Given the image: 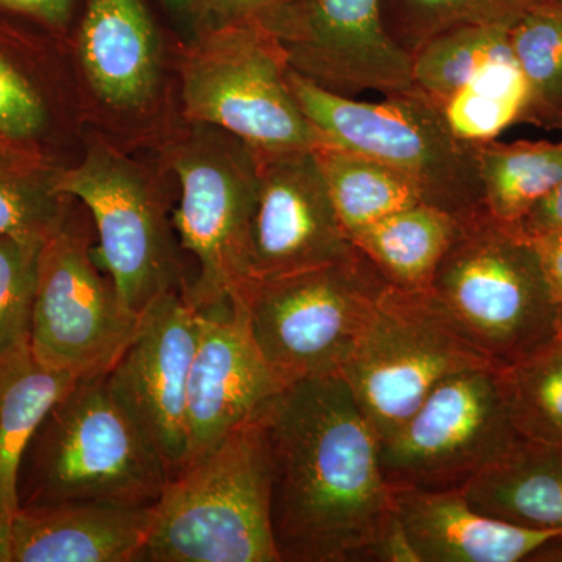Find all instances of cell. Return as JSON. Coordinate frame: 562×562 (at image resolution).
<instances>
[{"mask_svg":"<svg viewBox=\"0 0 562 562\" xmlns=\"http://www.w3.org/2000/svg\"><path fill=\"white\" fill-rule=\"evenodd\" d=\"M546 0H383L392 40L409 55L443 33L462 27L512 29Z\"/></svg>","mask_w":562,"mask_h":562,"instance_id":"obj_28","label":"cell"},{"mask_svg":"<svg viewBox=\"0 0 562 562\" xmlns=\"http://www.w3.org/2000/svg\"><path fill=\"white\" fill-rule=\"evenodd\" d=\"M43 246L0 236V360L22 344L31 342Z\"/></svg>","mask_w":562,"mask_h":562,"instance_id":"obj_32","label":"cell"},{"mask_svg":"<svg viewBox=\"0 0 562 562\" xmlns=\"http://www.w3.org/2000/svg\"><path fill=\"white\" fill-rule=\"evenodd\" d=\"M460 217L417 203L387 214L350 239L391 286L431 290L432 277L457 235Z\"/></svg>","mask_w":562,"mask_h":562,"instance_id":"obj_22","label":"cell"},{"mask_svg":"<svg viewBox=\"0 0 562 562\" xmlns=\"http://www.w3.org/2000/svg\"><path fill=\"white\" fill-rule=\"evenodd\" d=\"M261 414L280 562H416L379 439L341 375L292 383Z\"/></svg>","mask_w":562,"mask_h":562,"instance_id":"obj_1","label":"cell"},{"mask_svg":"<svg viewBox=\"0 0 562 562\" xmlns=\"http://www.w3.org/2000/svg\"><path fill=\"white\" fill-rule=\"evenodd\" d=\"M171 476L101 373L77 380L44 416L22 457L18 502L155 506Z\"/></svg>","mask_w":562,"mask_h":562,"instance_id":"obj_2","label":"cell"},{"mask_svg":"<svg viewBox=\"0 0 562 562\" xmlns=\"http://www.w3.org/2000/svg\"><path fill=\"white\" fill-rule=\"evenodd\" d=\"M55 184L90 211L99 238L92 257L133 313L169 292L188 294L165 203L136 165L95 144L79 165L58 168Z\"/></svg>","mask_w":562,"mask_h":562,"instance_id":"obj_11","label":"cell"},{"mask_svg":"<svg viewBox=\"0 0 562 562\" xmlns=\"http://www.w3.org/2000/svg\"><path fill=\"white\" fill-rule=\"evenodd\" d=\"M249 279H272L342 260L357 250L313 150L257 151Z\"/></svg>","mask_w":562,"mask_h":562,"instance_id":"obj_15","label":"cell"},{"mask_svg":"<svg viewBox=\"0 0 562 562\" xmlns=\"http://www.w3.org/2000/svg\"><path fill=\"white\" fill-rule=\"evenodd\" d=\"M484 209L506 224H519L562 179V143H479Z\"/></svg>","mask_w":562,"mask_h":562,"instance_id":"obj_23","label":"cell"},{"mask_svg":"<svg viewBox=\"0 0 562 562\" xmlns=\"http://www.w3.org/2000/svg\"><path fill=\"white\" fill-rule=\"evenodd\" d=\"M413 58L414 83L439 105L517 66L509 29L498 27H462L443 33Z\"/></svg>","mask_w":562,"mask_h":562,"instance_id":"obj_26","label":"cell"},{"mask_svg":"<svg viewBox=\"0 0 562 562\" xmlns=\"http://www.w3.org/2000/svg\"><path fill=\"white\" fill-rule=\"evenodd\" d=\"M522 439L505 369L490 366L439 383L380 442V464L392 490L462 491Z\"/></svg>","mask_w":562,"mask_h":562,"instance_id":"obj_10","label":"cell"},{"mask_svg":"<svg viewBox=\"0 0 562 562\" xmlns=\"http://www.w3.org/2000/svg\"><path fill=\"white\" fill-rule=\"evenodd\" d=\"M201 310L187 392L188 460L262 412L284 390L231 301Z\"/></svg>","mask_w":562,"mask_h":562,"instance_id":"obj_16","label":"cell"},{"mask_svg":"<svg viewBox=\"0 0 562 562\" xmlns=\"http://www.w3.org/2000/svg\"><path fill=\"white\" fill-rule=\"evenodd\" d=\"M0 10L47 27H60L69 20L72 0H0Z\"/></svg>","mask_w":562,"mask_h":562,"instance_id":"obj_35","label":"cell"},{"mask_svg":"<svg viewBox=\"0 0 562 562\" xmlns=\"http://www.w3.org/2000/svg\"><path fill=\"white\" fill-rule=\"evenodd\" d=\"M387 286L357 249L308 271L243 280L231 299L261 357L290 386L339 375Z\"/></svg>","mask_w":562,"mask_h":562,"instance_id":"obj_6","label":"cell"},{"mask_svg":"<svg viewBox=\"0 0 562 562\" xmlns=\"http://www.w3.org/2000/svg\"><path fill=\"white\" fill-rule=\"evenodd\" d=\"M431 291L502 368L535 353L562 330V308L553 301L530 236L486 209L460 217Z\"/></svg>","mask_w":562,"mask_h":562,"instance_id":"obj_4","label":"cell"},{"mask_svg":"<svg viewBox=\"0 0 562 562\" xmlns=\"http://www.w3.org/2000/svg\"><path fill=\"white\" fill-rule=\"evenodd\" d=\"M79 50L92 88L109 105L136 109L154 94L160 47L140 0H88Z\"/></svg>","mask_w":562,"mask_h":562,"instance_id":"obj_19","label":"cell"},{"mask_svg":"<svg viewBox=\"0 0 562 562\" xmlns=\"http://www.w3.org/2000/svg\"><path fill=\"white\" fill-rule=\"evenodd\" d=\"M509 46L524 81L520 121L562 131V0H546L509 29Z\"/></svg>","mask_w":562,"mask_h":562,"instance_id":"obj_25","label":"cell"},{"mask_svg":"<svg viewBox=\"0 0 562 562\" xmlns=\"http://www.w3.org/2000/svg\"><path fill=\"white\" fill-rule=\"evenodd\" d=\"M392 491L416 562L530 561L562 539V530H532L484 516L461 491Z\"/></svg>","mask_w":562,"mask_h":562,"instance_id":"obj_17","label":"cell"},{"mask_svg":"<svg viewBox=\"0 0 562 562\" xmlns=\"http://www.w3.org/2000/svg\"><path fill=\"white\" fill-rule=\"evenodd\" d=\"M198 125L171 151L180 184L172 225L179 246L195 261L187 297L198 308L231 301L249 279L251 220L258 195V155L249 144L210 125Z\"/></svg>","mask_w":562,"mask_h":562,"instance_id":"obj_9","label":"cell"},{"mask_svg":"<svg viewBox=\"0 0 562 562\" xmlns=\"http://www.w3.org/2000/svg\"><path fill=\"white\" fill-rule=\"evenodd\" d=\"M139 324L140 314L99 268L83 224L70 211L40 254L31 331L36 360L77 379L101 375L120 360Z\"/></svg>","mask_w":562,"mask_h":562,"instance_id":"obj_12","label":"cell"},{"mask_svg":"<svg viewBox=\"0 0 562 562\" xmlns=\"http://www.w3.org/2000/svg\"><path fill=\"white\" fill-rule=\"evenodd\" d=\"M32 52L24 36L0 25V138L50 157L44 139L52 131L54 109L33 68Z\"/></svg>","mask_w":562,"mask_h":562,"instance_id":"obj_29","label":"cell"},{"mask_svg":"<svg viewBox=\"0 0 562 562\" xmlns=\"http://www.w3.org/2000/svg\"><path fill=\"white\" fill-rule=\"evenodd\" d=\"M288 81L299 106L325 138L401 172L422 202L454 217L484 209L479 143L458 136L427 92L414 87L364 102L322 90L291 69Z\"/></svg>","mask_w":562,"mask_h":562,"instance_id":"obj_5","label":"cell"},{"mask_svg":"<svg viewBox=\"0 0 562 562\" xmlns=\"http://www.w3.org/2000/svg\"><path fill=\"white\" fill-rule=\"evenodd\" d=\"M284 0H205L202 13L213 18L214 25L231 22L260 21Z\"/></svg>","mask_w":562,"mask_h":562,"instance_id":"obj_33","label":"cell"},{"mask_svg":"<svg viewBox=\"0 0 562 562\" xmlns=\"http://www.w3.org/2000/svg\"><path fill=\"white\" fill-rule=\"evenodd\" d=\"M517 225L530 238L562 232V179Z\"/></svg>","mask_w":562,"mask_h":562,"instance_id":"obj_34","label":"cell"},{"mask_svg":"<svg viewBox=\"0 0 562 562\" xmlns=\"http://www.w3.org/2000/svg\"><path fill=\"white\" fill-rule=\"evenodd\" d=\"M461 492L492 519L562 530V443L522 439Z\"/></svg>","mask_w":562,"mask_h":562,"instance_id":"obj_20","label":"cell"},{"mask_svg":"<svg viewBox=\"0 0 562 562\" xmlns=\"http://www.w3.org/2000/svg\"><path fill=\"white\" fill-rule=\"evenodd\" d=\"M77 380L41 364L31 342L0 360V522L10 524L20 509L18 473L29 442L50 406Z\"/></svg>","mask_w":562,"mask_h":562,"instance_id":"obj_21","label":"cell"},{"mask_svg":"<svg viewBox=\"0 0 562 562\" xmlns=\"http://www.w3.org/2000/svg\"><path fill=\"white\" fill-rule=\"evenodd\" d=\"M313 151L349 236L387 214L424 203L412 181L383 162L333 143Z\"/></svg>","mask_w":562,"mask_h":562,"instance_id":"obj_24","label":"cell"},{"mask_svg":"<svg viewBox=\"0 0 562 562\" xmlns=\"http://www.w3.org/2000/svg\"><path fill=\"white\" fill-rule=\"evenodd\" d=\"M184 113L255 151L314 150L330 143L305 116L288 81L286 54L258 21L214 25L183 63Z\"/></svg>","mask_w":562,"mask_h":562,"instance_id":"obj_8","label":"cell"},{"mask_svg":"<svg viewBox=\"0 0 562 562\" xmlns=\"http://www.w3.org/2000/svg\"><path fill=\"white\" fill-rule=\"evenodd\" d=\"M553 301L562 308V232L531 238Z\"/></svg>","mask_w":562,"mask_h":562,"instance_id":"obj_36","label":"cell"},{"mask_svg":"<svg viewBox=\"0 0 562 562\" xmlns=\"http://www.w3.org/2000/svg\"><path fill=\"white\" fill-rule=\"evenodd\" d=\"M490 366L498 364L465 335L431 290L390 284L339 375L382 442L443 380Z\"/></svg>","mask_w":562,"mask_h":562,"instance_id":"obj_7","label":"cell"},{"mask_svg":"<svg viewBox=\"0 0 562 562\" xmlns=\"http://www.w3.org/2000/svg\"><path fill=\"white\" fill-rule=\"evenodd\" d=\"M522 103L524 81L516 68L461 91L441 106L458 136L486 143L520 121Z\"/></svg>","mask_w":562,"mask_h":562,"instance_id":"obj_31","label":"cell"},{"mask_svg":"<svg viewBox=\"0 0 562 562\" xmlns=\"http://www.w3.org/2000/svg\"><path fill=\"white\" fill-rule=\"evenodd\" d=\"M383 0H284L260 24L279 40L290 69L331 94L412 90L413 55L383 20Z\"/></svg>","mask_w":562,"mask_h":562,"instance_id":"obj_13","label":"cell"},{"mask_svg":"<svg viewBox=\"0 0 562 562\" xmlns=\"http://www.w3.org/2000/svg\"><path fill=\"white\" fill-rule=\"evenodd\" d=\"M0 562H11L10 524L0 522Z\"/></svg>","mask_w":562,"mask_h":562,"instance_id":"obj_38","label":"cell"},{"mask_svg":"<svg viewBox=\"0 0 562 562\" xmlns=\"http://www.w3.org/2000/svg\"><path fill=\"white\" fill-rule=\"evenodd\" d=\"M57 172L46 155L0 154V236L44 244L60 231L72 210Z\"/></svg>","mask_w":562,"mask_h":562,"instance_id":"obj_27","label":"cell"},{"mask_svg":"<svg viewBox=\"0 0 562 562\" xmlns=\"http://www.w3.org/2000/svg\"><path fill=\"white\" fill-rule=\"evenodd\" d=\"M531 562H562V539L561 541L550 543V546L543 547L539 550L535 557L531 558Z\"/></svg>","mask_w":562,"mask_h":562,"instance_id":"obj_37","label":"cell"},{"mask_svg":"<svg viewBox=\"0 0 562 562\" xmlns=\"http://www.w3.org/2000/svg\"><path fill=\"white\" fill-rule=\"evenodd\" d=\"M262 414L173 473L138 562H280Z\"/></svg>","mask_w":562,"mask_h":562,"instance_id":"obj_3","label":"cell"},{"mask_svg":"<svg viewBox=\"0 0 562 562\" xmlns=\"http://www.w3.org/2000/svg\"><path fill=\"white\" fill-rule=\"evenodd\" d=\"M155 506L70 502L20 508L10 522L11 562H138Z\"/></svg>","mask_w":562,"mask_h":562,"instance_id":"obj_18","label":"cell"},{"mask_svg":"<svg viewBox=\"0 0 562 562\" xmlns=\"http://www.w3.org/2000/svg\"><path fill=\"white\" fill-rule=\"evenodd\" d=\"M166 2L171 3L172 7L180 10L202 11L205 0H166Z\"/></svg>","mask_w":562,"mask_h":562,"instance_id":"obj_39","label":"cell"},{"mask_svg":"<svg viewBox=\"0 0 562 562\" xmlns=\"http://www.w3.org/2000/svg\"><path fill=\"white\" fill-rule=\"evenodd\" d=\"M201 310L169 292L140 314L133 341L105 373L113 397L169 471L188 460L187 392Z\"/></svg>","mask_w":562,"mask_h":562,"instance_id":"obj_14","label":"cell"},{"mask_svg":"<svg viewBox=\"0 0 562 562\" xmlns=\"http://www.w3.org/2000/svg\"><path fill=\"white\" fill-rule=\"evenodd\" d=\"M503 369L520 435L562 443V330L535 353Z\"/></svg>","mask_w":562,"mask_h":562,"instance_id":"obj_30","label":"cell"},{"mask_svg":"<svg viewBox=\"0 0 562 562\" xmlns=\"http://www.w3.org/2000/svg\"><path fill=\"white\" fill-rule=\"evenodd\" d=\"M14 151H32V150L22 149V147L16 146V144L9 143V140L0 138V154H14ZM32 154H36V151H32Z\"/></svg>","mask_w":562,"mask_h":562,"instance_id":"obj_40","label":"cell"}]
</instances>
